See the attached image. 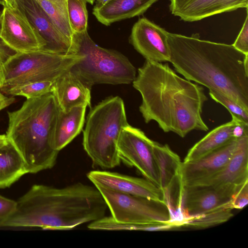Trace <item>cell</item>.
<instances>
[{
  "instance_id": "obj_1",
  "label": "cell",
  "mask_w": 248,
  "mask_h": 248,
  "mask_svg": "<svg viewBox=\"0 0 248 248\" xmlns=\"http://www.w3.org/2000/svg\"><path fill=\"white\" fill-rule=\"evenodd\" d=\"M132 83L141 96L139 110L146 123L155 121L164 132L182 138L208 130L202 117L208 99L204 89L178 76L168 63L146 60Z\"/></svg>"
},
{
  "instance_id": "obj_2",
  "label": "cell",
  "mask_w": 248,
  "mask_h": 248,
  "mask_svg": "<svg viewBox=\"0 0 248 248\" xmlns=\"http://www.w3.org/2000/svg\"><path fill=\"white\" fill-rule=\"evenodd\" d=\"M170 62L186 79L225 94L248 111V54L232 45L168 32Z\"/></svg>"
},
{
  "instance_id": "obj_3",
  "label": "cell",
  "mask_w": 248,
  "mask_h": 248,
  "mask_svg": "<svg viewBox=\"0 0 248 248\" xmlns=\"http://www.w3.org/2000/svg\"><path fill=\"white\" fill-rule=\"evenodd\" d=\"M16 202L14 213L0 221V228L70 230L104 217L108 209L94 185L80 182L62 188L34 185Z\"/></svg>"
},
{
  "instance_id": "obj_4",
  "label": "cell",
  "mask_w": 248,
  "mask_h": 248,
  "mask_svg": "<svg viewBox=\"0 0 248 248\" xmlns=\"http://www.w3.org/2000/svg\"><path fill=\"white\" fill-rule=\"evenodd\" d=\"M59 107L52 93L26 99L18 109L8 111V141L23 159L29 173L53 168L59 151L52 144Z\"/></svg>"
},
{
  "instance_id": "obj_5",
  "label": "cell",
  "mask_w": 248,
  "mask_h": 248,
  "mask_svg": "<svg viewBox=\"0 0 248 248\" xmlns=\"http://www.w3.org/2000/svg\"><path fill=\"white\" fill-rule=\"evenodd\" d=\"M128 124L124 103L119 96L108 97L91 108L82 145L93 166L105 170L120 164L117 144Z\"/></svg>"
},
{
  "instance_id": "obj_6",
  "label": "cell",
  "mask_w": 248,
  "mask_h": 248,
  "mask_svg": "<svg viewBox=\"0 0 248 248\" xmlns=\"http://www.w3.org/2000/svg\"><path fill=\"white\" fill-rule=\"evenodd\" d=\"M70 54L83 56L70 70L90 88L96 84H128L136 77V68L127 57L98 46L88 31L75 33Z\"/></svg>"
},
{
  "instance_id": "obj_7",
  "label": "cell",
  "mask_w": 248,
  "mask_h": 248,
  "mask_svg": "<svg viewBox=\"0 0 248 248\" xmlns=\"http://www.w3.org/2000/svg\"><path fill=\"white\" fill-rule=\"evenodd\" d=\"M82 57L79 54H58L44 49L14 53L3 64L4 81L0 90L30 82L55 80Z\"/></svg>"
},
{
  "instance_id": "obj_8",
  "label": "cell",
  "mask_w": 248,
  "mask_h": 248,
  "mask_svg": "<svg viewBox=\"0 0 248 248\" xmlns=\"http://www.w3.org/2000/svg\"><path fill=\"white\" fill-rule=\"evenodd\" d=\"M95 186L104 198L111 216L117 221L140 224L173 223L179 228L167 202Z\"/></svg>"
},
{
  "instance_id": "obj_9",
  "label": "cell",
  "mask_w": 248,
  "mask_h": 248,
  "mask_svg": "<svg viewBox=\"0 0 248 248\" xmlns=\"http://www.w3.org/2000/svg\"><path fill=\"white\" fill-rule=\"evenodd\" d=\"M154 143L142 130L128 124L123 128L117 146L121 161L136 168L144 178L159 187Z\"/></svg>"
},
{
  "instance_id": "obj_10",
  "label": "cell",
  "mask_w": 248,
  "mask_h": 248,
  "mask_svg": "<svg viewBox=\"0 0 248 248\" xmlns=\"http://www.w3.org/2000/svg\"><path fill=\"white\" fill-rule=\"evenodd\" d=\"M0 38L15 53L43 49L46 43L18 6L4 5L1 11Z\"/></svg>"
},
{
  "instance_id": "obj_11",
  "label": "cell",
  "mask_w": 248,
  "mask_h": 248,
  "mask_svg": "<svg viewBox=\"0 0 248 248\" xmlns=\"http://www.w3.org/2000/svg\"><path fill=\"white\" fill-rule=\"evenodd\" d=\"M168 32L148 19L140 18L132 28L129 42L146 60L170 62Z\"/></svg>"
},
{
  "instance_id": "obj_12",
  "label": "cell",
  "mask_w": 248,
  "mask_h": 248,
  "mask_svg": "<svg viewBox=\"0 0 248 248\" xmlns=\"http://www.w3.org/2000/svg\"><path fill=\"white\" fill-rule=\"evenodd\" d=\"M87 176L94 186H100L122 193L167 203L163 190L145 178L99 170L91 171Z\"/></svg>"
},
{
  "instance_id": "obj_13",
  "label": "cell",
  "mask_w": 248,
  "mask_h": 248,
  "mask_svg": "<svg viewBox=\"0 0 248 248\" xmlns=\"http://www.w3.org/2000/svg\"><path fill=\"white\" fill-rule=\"evenodd\" d=\"M248 182V135L237 140L233 154L217 174L196 185H209L232 197Z\"/></svg>"
},
{
  "instance_id": "obj_14",
  "label": "cell",
  "mask_w": 248,
  "mask_h": 248,
  "mask_svg": "<svg viewBox=\"0 0 248 248\" xmlns=\"http://www.w3.org/2000/svg\"><path fill=\"white\" fill-rule=\"evenodd\" d=\"M231 200L227 193L211 186H182L180 203L182 221L219 208H231Z\"/></svg>"
},
{
  "instance_id": "obj_15",
  "label": "cell",
  "mask_w": 248,
  "mask_h": 248,
  "mask_svg": "<svg viewBox=\"0 0 248 248\" xmlns=\"http://www.w3.org/2000/svg\"><path fill=\"white\" fill-rule=\"evenodd\" d=\"M153 151L157 168L159 187L163 190L169 205L173 208L180 204L182 185L179 156L169 146L154 141Z\"/></svg>"
},
{
  "instance_id": "obj_16",
  "label": "cell",
  "mask_w": 248,
  "mask_h": 248,
  "mask_svg": "<svg viewBox=\"0 0 248 248\" xmlns=\"http://www.w3.org/2000/svg\"><path fill=\"white\" fill-rule=\"evenodd\" d=\"M237 139L193 161L182 162L181 179L182 186L196 185L219 172L232 157Z\"/></svg>"
},
{
  "instance_id": "obj_17",
  "label": "cell",
  "mask_w": 248,
  "mask_h": 248,
  "mask_svg": "<svg viewBox=\"0 0 248 248\" xmlns=\"http://www.w3.org/2000/svg\"><path fill=\"white\" fill-rule=\"evenodd\" d=\"M18 7L46 43L44 49L62 54H71L72 42L57 29L35 0H17Z\"/></svg>"
},
{
  "instance_id": "obj_18",
  "label": "cell",
  "mask_w": 248,
  "mask_h": 248,
  "mask_svg": "<svg viewBox=\"0 0 248 248\" xmlns=\"http://www.w3.org/2000/svg\"><path fill=\"white\" fill-rule=\"evenodd\" d=\"M171 13L186 22L199 21L239 8H248V0H170Z\"/></svg>"
},
{
  "instance_id": "obj_19",
  "label": "cell",
  "mask_w": 248,
  "mask_h": 248,
  "mask_svg": "<svg viewBox=\"0 0 248 248\" xmlns=\"http://www.w3.org/2000/svg\"><path fill=\"white\" fill-rule=\"evenodd\" d=\"M91 89L69 70L54 80L51 93L59 108L67 112L76 107H91Z\"/></svg>"
},
{
  "instance_id": "obj_20",
  "label": "cell",
  "mask_w": 248,
  "mask_h": 248,
  "mask_svg": "<svg viewBox=\"0 0 248 248\" xmlns=\"http://www.w3.org/2000/svg\"><path fill=\"white\" fill-rule=\"evenodd\" d=\"M86 107L73 108L67 112L59 109L54 129L52 144L60 152L82 130Z\"/></svg>"
},
{
  "instance_id": "obj_21",
  "label": "cell",
  "mask_w": 248,
  "mask_h": 248,
  "mask_svg": "<svg viewBox=\"0 0 248 248\" xmlns=\"http://www.w3.org/2000/svg\"><path fill=\"white\" fill-rule=\"evenodd\" d=\"M158 0H110L93 13L97 20L109 26L113 23L144 14Z\"/></svg>"
},
{
  "instance_id": "obj_22",
  "label": "cell",
  "mask_w": 248,
  "mask_h": 248,
  "mask_svg": "<svg viewBox=\"0 0 248 248\" xmlns=\"http://www.w3.org/2000/svg\"><path fill=\"white\" fill-rule=\"evenodd\" d=\"M230 122L214 128L193 145L188 150L183 162L197 159L235 139L232 136V129L237 118L233 116Z\"/></svg>"
},
{
  "instance_id": "obj_23",
  "label": "cell",
  "mask_w": 248,
  "mask_h": 248,
  "mask_svg": "<svg viewBox=\"0 0 248 248\" xmlns=\"http://www.w3.org/2000/svg\"><path fill=\"white\" fill-rule=\"evenodd\" d=\"M29 173L21 157L8 141L0 148V188L10 186Z\"/></svg>"
},
{
  "instance_id": "obj_24",
  "label": "cell",
  "mask_w": 248,
  "mask_h": 248,
  "mask_svg": "<svg viewBox=\"0 0 248 248\" xmlns=\"http://www.w3.org/2000/svg\"><path fill=\"white\" fill-rule=\"evenodd\" d=\"M51 21L66 38L72 41L75 33L69 23L67 0H35Z\"/></svg>"
},
{
  "instance_id": "obj_25",
  "label": "cell",
  "mask_w": 248,
  "mask_h": 248,
  "mask_svg": "<svg viewBox=\"0 0 248 248\" xmlns=\"http://www.w3.org/2000/svg\"><path fill=\"white\" fill-rule=\"evenodd\" d=\"M230 208H221L184 219L181 227L205 229L226 222L233 216Z\"/></svg>"
},
{
  "instance_id": "obj_26",
  "label": "cell",
  "mask_w": 248,
  "mask_h": 248,
  "mask_svg": "<svg viewBox=\"0 0 248 248\" xmlns=\"http://www.w3.org/2000/svg\"><path fill=\"white\" fill-rule=\"evenodd\" d=\"M54 80L39 81L1 91L11 96H21L26 99L37 98L51 93Z\"/></svg>"
},
{
  "instance_id": "obj_27",
  "label": "cell",
  "mask_w": 248,
  "mask_h": 248,
  "mask_svg": "<svg viewBox=\"0 0 248 248\" xmlns=\"http://www.w3.org/2000/svg\"><path fill=\"white\" fill-rule=\"evenodd\" d=\"M87 2L86 0H67L69 23L74 33L88 31Z\"/></svg>"
},
{
  "instance_id": "obj_28",
  "label": "cell",
  "mask_w": 248,
  "mask_h": 248,
  "mask_svg": "<svg viewBox=\"0 0 248 248\" xmlns=\"http://www.w3.org/2000/svg\"><path fill=\"white\" fill-rule=\"evenodd\" d=\"M210 97L216 102L225 107L238 120L248 124V111H247L238 103L225 94L215 91H209Z\"/></svg>"
},
{
  "instance_id": "obj_29",
  "label": "cell",
  "mask_w": 248,
  "mask_h": 248,
  "mask_svg": "<svg viewBox=\"0 0 248 248\" xmlns=\"http://www.w3.org/2000/svg\"><path fill=\"white\" fill-rule=\"evenodd\" d=\"M242 29L234 43L232 45L237 50L248 54V10Z\"/></svg>"
},
{
  "instance_id": "obj_30",
  "label": "cell",
  "mask_w": 248,
  "mask_h": 248,
  "mask_svg": "<svg viewBox=\"0 0 248 248\" xmlns=\"http://www.w3.org/2000/svg\"><path fill=\"white\" fill-rule=\"evenodd\" d=\"M248 203V182L241 186L233 195L231 202L232 209H242Z\"/></svg>"
},
{
  "instance_id": "obj_31",
  "label": "cell",
  "mask_w": 248,
  "mask_h": 248,
  "mask_svg": "<svg viewBox=\"0 0 248 248\" xmlns=\"http://www.w3.org/2000/svg\"><path fill=\"white\" fill-rule=\"evenodd\" d=\"M17 202L0 195V221L10 217L15 211Z\"/></svg>"
},
{
  "instance_id": "obj_32",
  "label": "cell",
  "mask_w": 248,
  "mask_h": 248,
  "mask_svg": "<svg viewBox=\"0 0 248 248\" xmlns=\"http://www.w3.org/2000/svg\"><path fill=\"white\" fill-rule=\"evenodd\" d=\"M1 11H0V31L1 20ZM15 52L9 48L0 38V89L2 88L4 81L3 64L9 57Z\"/></svg>"
},
{
  "instance_id": "obj_33",
  "label": "cell",
  "mask_w": 248,
  "mask_h": 248,
  "mask_svg": "<svg viewBox=\"0 0 248 248\" xmlns=\"http://www.w3.org/2000/svg\"><path fill=\"white\" fill-rule=\"evenodd\" d=\"M232 135L235 139L248 135V124L236 119V123L232 129Z\"/></svg>"
},
{
  "instance_id": "obj_34",
  "label": "cell",
  "mask_w": 248,
  "mask_h": 248,
  "mask_svg": "<svg viewBox=\"0 0 248 248\" xmlns=\"http://www.w3.org/2000/svg\"><path fill=\"white\" fill-rule=\"evenodd\" d=\"M14 96H7L0 90V111L6 108L16 101Z\"/></svg>"
},
{
  "instance_id": "obj_35",
  "label": "cell",
  "mask_w": 248,
  "mask_h": 248,
  "mask_svg": "<svg viewBox=\"0 0 248 248\" xmlns=\"http://www.w3.org/2000/svg\"><path fill=\"white\" fill-rule=\"evenodd\" d=\"M110 0H95V3L93 9H98L103 7L108 3Z\"/></svg>"
},
{
  "instance_id": "obj_36",
  "label": "cell",
  "mask_w": 248,
  "mask_h": 248,
  "mask_svg": "<svg viewBox=\"0 0 248 248\" xmlns=\"http://www.w3.org/2000/svg\"><path fill=\"white\" fill-rule=\"evenodd\" d=\"M6 5L11 8H15L18 6L17 0H5Z\"/></svg>"
},
{
  "instance_id": "obj_37",
  "label": "cell",
  "mask_w": 248,
  "mask_h": 248,
  "mask_svg": "<svg viewBox=\"0 0 248 248\" xmlns=\"http://www.w3.org/2000/svg\"><path fill=\"white\" fill-rule=\"evenodd\" d=\"M8 142V140L4 134H0V148L6 144Z\"/></svg>"
},
{
  "instance_id": "obj_38",
  "label": "cell",
  "mask_w": 248,
  "mask_h": 248,
  "mask_svg": "<svg viewBox=\"0 0 248 248\" xmlns=\"http://www.w3.org/2000/svg\"><path fill=\"white\" fill-rule=\"evenodd\" d=\"M0 4L2 5L3 6L6 5V3L5 0H0Z\"/></svg>"
},
{
  "instance_id": "obj_39",
  "label": "cell",
  "mask_w": 248,
  "mask_h": 248,
  "mask_svg": "<svg viewBox=\"0 0 248 248\" xmlns=\"http://www.w3.org/2000/svg\"><path fill=\"white\" fill-rule=\"evenodd\" d=\"M87 1L91 4H93L95 1V0H86Z\"/></svg>"
}]
</instances>
